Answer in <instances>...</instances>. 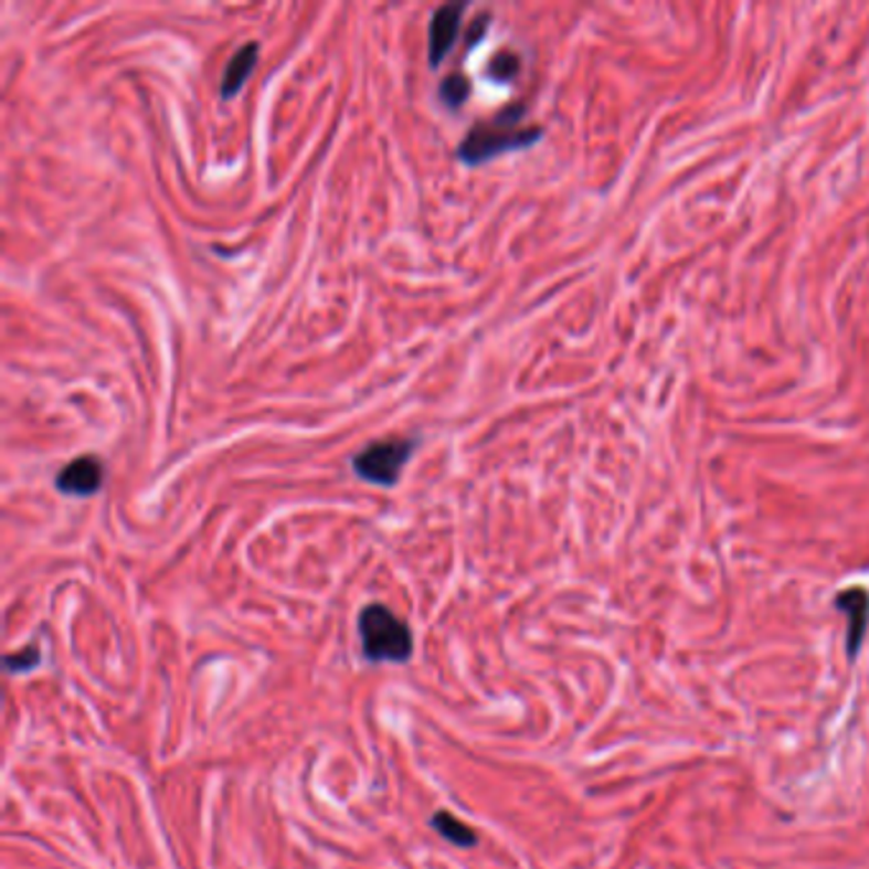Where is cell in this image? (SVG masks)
<instances>
[{"label":"cell","mask_w":869,"mask_h":869,"mask_svg":"<svg viewBox=\"0 0 869 869\" xmlns=\"http://www.w3.org/2000/svg\"><path fill=\"white\" fill-rule=\"evenodd\" d=\"M467 11V3H446L438 6L428 21V62L432 67H442L446 54L452 52L454 41L459 36L462 15Z\"/></svg>","instance_id":"4"},{"label":"cell","mask_w":869,"mask_h":869,"mask_svg":"<svg viewBox=\"0 0 869 869\" xmlns=\"http://www.w3.org/2000/svg\"><path fill=\"white\" fill-rule=\"evenodd\" d=\"M362 650L372 664H405L413 656L411 627L385 604H368L358 617Z\"/></svg>","instance_id":"2"},{"label":"cell","mask_w":869,"mask_h":869,"mask_svg":"<svg viewBox=\"0 0 869 869\" xmlns=\"http://www.w3.org/2000/svg\"><path fill=\"white\" fill-rule=\"evenodd\" d=\"M526 107L523 105H508L502 107L492 118L479 120L469 134L462 138L457 148V156L469 167H479V163L495 159V156L516 151V148L533 146L541 138V128H526L520 126Z\"/></svg>","instance_id":"1"},{"label":"cell","mask_w":869,"mask_h":869,"mask_svg":"<svg viewBox=\"0 0 869 869\" xmlns=\"http://www.w3.org/2000/svg\"><path fill=\"white\" fill-rule=\"evenodd\" d=\"M836 607L849 615V653L857 656L859 645H862V637L867 633V619H869V594L862 586H851V590L841 592L836 597Z\"/></svg>","instance_id":"7"},{"label":"cell","mask_w":869,"mask_h":869,"mask_svg":"<svg viewBox=\"0 0 869 869\" xmlns=\"http://www.w3.org/2000/svg\"><path fill=\"white\" fill-rule=\"evenodd\" d=\"M469 93H471V82L462 72L449 74V77H444L442 85H438V97H442V103L446 107H452V110H459V107L467 103Z\"/></svg>","instance_id":"9"},{"label":"cell","mask_w":869,"mask_h":869,"mask_svg":"<svg viewBox=\"0 0 869 869\" xmlns=\"http://www.w3.org/2000/svg\"><path fill=\"white\" fill-rule=\"evenodd\" d=\"M261 46L251 41V44L240 46L237 52L230 56L225 72H222L220 80V97L222 100H233V97L245 87V82L251 80V74L255 70V62H258Z\"/></svg>","instance_id":"6"},{"label":"cell","mask_w":869,"mask_h":869,"mask_svg":"<svg viewBox=\"0 0 869 869\" xmlns=\"http://www.w3.org/2000/svg\"><path fill=\"white\" fill-rule=\"evenodd\" d=\"M103 465L95 454H85V457L72 459L67 467H64L60 475H56L54 485L62 495H70V498H89L103 487Z\"/></svg>","instance_id":"5"},{"label":"cell","mask_w":869,"mask_h":869,"mask_svg":"<svg viewBox=\"0 0 869 869\" xmlns=\"http://www.w3.org/2000/svg\"><path fill=\"white\" fill-rule=\"evenodd\" d=\"M487 27H490V13H479L475 23H471V29L467 31V44L475 46L477 41H483Z\"/></svg>","instance_id":"12"},{"label":"cell","mask_w":869,"mask_h":869,"mask_svg":"<svg viewBox=\"0 0 869 869\" xmlns=\"http://www.w3.org/2000/svg\"><path fill=\"white\" fill-rule=\"evenodd\" d=\"M39 648L36 645H29L23 653H15V656H8L6 658V668L11 670V674H19V670H31L39 664Z\"/></svg>","instance_id":"11"},{"label":"cell","mask_w":869,"mask_h":869,"mask_svg":"<svg viewBox=\"0 0 869 869\" xmlns=\"http://www.w3.org/2000/svg\"><path fill=\"white\" fill-rule=\"evenodd\" d=\"M413 438L391 436L370 442L365 449H360L352 457V471L360 479L378 487H393L403 475L405 462L413 457Z\"/></svg>","instance_id":"3"},{"label":"cell","mask_w":869,"mask_h":869,"mask_svg":"<svg viewBox=\"0 0 869 869\" xmlns=\"http://www.w3.org/2000/svg\"><path fill=\"white\" fill-rule=\"evenodd\" d=\"M432 826L434 829L444 836L446 841H452L454 847H462V849H469L477 844V834L471 831V826H467L465 822H459L457 816L449 814V810H436L432 816Z\"/></svg>","instance_id":"8"},{"label":"cell","mask_w":869,"mask_h":869,"mask_svg":"<svg viewBox=\"0 0 869 869\" xmlns=\"http://www.w3.org/2000/svg\"><path fill=\"white\" fill-rule=\"evenodd\" d=\"M518 72H520V56L516 52H510V49H502V52L495 54L490 67H487V74H490L495 82H510Z\"/></svg>","instance_id":"10"}]
</instances>
